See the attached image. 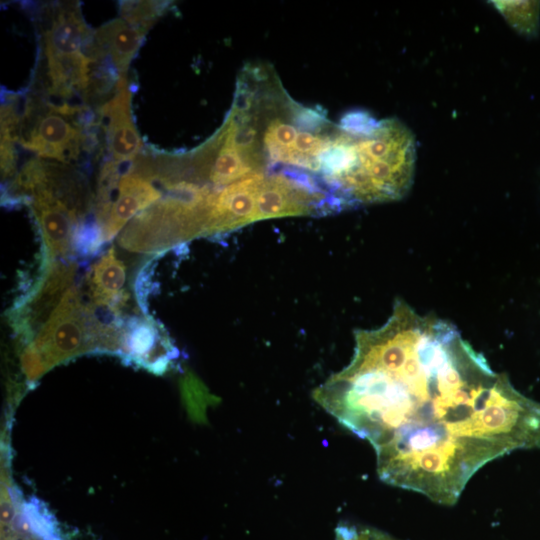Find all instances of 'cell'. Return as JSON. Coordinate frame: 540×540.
Returning a JSON list of instances; mask_svg holds the SVG:
<instances>
[{
  "instance_id": "ba28073f",
  "label": "cell",
  "mask_w": 540,
  "mask_h": 540,
  "mask_svg": "<svg viewBox=\"0 0 540 540\" xmlns=\"http://www.w3.org/2000/svg\"><path fill=\"white\" fill-rule=\"evenodd\" d=\"M119 353L154 373H163L178 350L154 321L133 317L122 325Z\"/></svg>"
},
{
  "instance_id": "9c48e42d",
  "label": "cell",
  "mask_w": 540,
  "mask_h": 540,
  "mask_svg": "<svg viewBox=\"0 0 540 540\" xmlns=\"http://www.w3.org/2000/svg\"><path fill=\"white\" fill-rule=\"evenodd\" d=\"M153 182L133 169L120 177L116 198L101 226L105 242L112 239L130 219L162 197Z\"/></svg>"
},
{
  "instance_id": "8992f818",
  "label": "cell",
  "mask_w": 540,
  "mask_h": 540,
  "mask_svg": "<svg viewBox=\"0 0 540 540\" xmlns=\"http://www.w3.org/2000/svg\"><path fill=\"white\" fill-rule=\"evenodd\" d=\"M112 161L120 164L134 161L142 140L132 119L131 91L126 76H121L114 95L99 109Z\"/></svg>"
},
{
  "instance_id": "3957f363",
  "label": "cell",
  "mask_w": 540,
  "mask_h": 540,
  "mask_svg": "<svg viewBox=\"0 0 540 540\" xmlns=\"http://www.w3.org/2000/svg\"><path fill=\"white\" fill-rule=\"evenodd\" d=\"M77 111L67 103L54 105L29 100L17 138L23 147L40 157L62 162L75 159L84 139L81 125L74 120Z\"/></svg>"
},
{
  "instance_id": "5b68a950",
  "label": "cell",
  "mask_w": 540,
  "mask_h": 540,
  "mask_svg": "<svg viewBox=\"0 0 540 540\" xmlns=\"http://www.w3.org/2000/svg\"><path fill=\"white\" fill-rule=\"evenodd\" d=\"M43 32L47 64H76L94 61V33L85 23L77 2L59 3L51 11Z\"/></svg>"
},
{
  "instance_id": "52a82bcc",
  "label": "cell",
  "mask_w": 540,
  "mask_h": 540,
  "mask_svg": "<svg viewBox=\"0 0 540 540\" xmlns=\"http://www.w3.org/2000/svg\"><path fill=\"white\" fill-rule=\"evenodd\" d=\"M76 264L51 262L32 292L17 306L14 318L20 332L28 335L31 329L50 317L66 292L71 288Z\"/></svg>"
},
{
  "instance_id": "9a60e30c",
  "label": "cell",
  "mask_w": 540,
  "mask_h": 540,
  "mask_svg": "<svg viewBox=\"0 0 540 540\" xmlns=\"http://www.w3.org/2000/svg\"><path fill=\"white\" fill-rule=\"evenodd\" d=\"M335 532L336 540H398L377 529L344 524L339 525Z\"/></svg>"
},
{
  "instance_id": "5bb4252c",
  "label": "cell",
  "mask_w": 540,
  "mask_h": 540,
  "mask_svg": "<svg viewBox=\"0 0 540 540\" xmlns=\"http://www.w3.org/2000/svg\"><path fill=\"white\" fill-rule=\"evenodd\" d=\"M104 242L102 227L98 222H84L75 226L72 247L78 254H94Z\"/></svg>"
},
{
  "instance_id": "30bf717a",
  "label": "cell",
  "mask_w": 540,
  "mask_h": 540,
  "mask_svg": "<svg viewBox=\"0 0 540 540\" xmlns=\"http://www.w3.org/2000/svg\"><path fill=\"white\" fill-rule=\"evenodd\" d=\"M147 30L132 25L124 19H114L101 26L95 33V43L107 56L121 76H126L130 62L137 53Z\"/></svg>"
},
{
  "instance_id": "7c38bea8",
  "label": "cell",
  "mask_w": 540,
  "mask_h": 540,
  "mask_svg": "<svg viewBox=\"0 0 540 540\" xmlns=\"http://www.w3.org/2000/svg\"><path fill=\"white\" fill-rule=\"evenodd\" d=\"M16 525L39 540H62L57 521L45 505L36 498H31L23 504Z\"/></svg>"
},
{
  "instance_id": "2e32d148",
  "label": "cell",
  "mask_w": 540,
  "mask_h": 540,
  "mask_svg": "<svg viewBox=\"0 0 540 540\" xmlns=\"http://www.w3.org/2000/svg\"><path fill=\"white\" fill-rule=\"evenodd\" d=\"M22 362L24 370L31 380L37 379L47 370L40 354L33 344H30L24 351Z\"/></svg>"
},
{
  "instance_id": "4fadbf2b",
  "label": "cell",
  "mask_w": 540,
  "mask_h": 540,
  "mask_svg": "<svg viewBox=\"0 0 540 540\" xmlns=\"http://www.w3.org/2000/svg\"><path fill=\"white\" fill-rule=\"evenodd\" d=\"M166 6L167 2L163 1H124L120 4V14L128 23L148 31Z\"/></svg>"
},
{
  "instance_id": "277c9868",
  "label": "cell",
  "mask_w": 540,
  "mask_h": 540,
  "mask_svg": "<svg viewBox=\"0 0 540 540\" xmlns=\"http://www.w3.org/2000/svg\"><path fill=\"white\" fill-rule=\"evenodd\" d=\"M94 321L92 311L82 303L79 290L71 287L32 343L46 369L94 349Z\"/></svg>"
},
{
  "instance_id": "6da1fadb",
  "label": "cell",
  "mask_w": 540,
  "mask_h": 540,
  "mask_svg": "<svg viewBox=\"0 0 540 540\" xmlns=\"http://www.w3.org/2000/svg\"><path fill=\"white\" fill-rule=\"evenodd\" d=\"M354 336L350 362L313 398L370 443L385 483L452 506L488 463L540 448V403L449 321L397 299L382 326Z\"/></svg>"
},
{
  "instance_id": "e0dca14e",
  "label": "cell",
  "mask_w": 540,
  "mask_h": 540,
  "mask_svg": "<svg viewBox=\"0 0 540 540\" xmlns=\"http://www.w3.org/2000/svg\"><path fill=\"white\" fill-rule=\"evenodd\" d=\"M14 516V510L10 504L7 502L2 504L1 519L2 523H10Z\"/></svg>"
},
{
  "instance_id": "8fae6325",
  "label": "cell",
  "mask_w": 540,
  "mask_h": 540,
  "mask_svg": "<svg viewBox=\"0 0 540 540\" xmlns=\"http://www.w3.org/2000/svg\"><path fill=\"white\" fill-rule=\"evenodd\" d=\"M125 278V266L112 246L92 267L89 277L92 303L117 313L127 299L122 291Z\"/></svg>"
},
{
  "instance_id": "7a4b0ae2",
  "label": "cell",
  "mask_w": 540,
  "mask_h": 540,
  "mask_svg": "<svg viewBox=\"0 0 540 540\" xmlns=\"http://www.w3.org/2000/svg\"><path fill=\"white\" fill-rule=\"evenodd\" d=\"M205 236L201 209L174 193L167 192L136 215L120 233L118 242L128 251L152 253Z\"/></svg>"
}]
</instances>
